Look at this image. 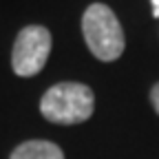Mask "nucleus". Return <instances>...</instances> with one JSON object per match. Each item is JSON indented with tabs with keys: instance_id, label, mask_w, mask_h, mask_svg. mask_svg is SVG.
Wrapping results in <instances>:
<instances>
[{
	"instance_id": "423d86ee",
	"label": "nucleus",
	"mask_w": 159,
	"mask_h": 159,
	"mask_svg": "<svg viewBox=\"0 0 159 159\" xmlns=\"http://www.w3.org/2000/svg\"><path fill=\"white\" fill-rule=\"evenodd\" d=\"M152 13L159 18V0H152Z\"/></svg>"
},
{
	"instance_id": "f03ea898",
	"label": "nucleus",
	"mask_w": 159,
	"mask_h": 159,
	"mask_svg": "<svg viewBox=\"0 0 159 159\" xmlns=\"http://www.w3.org/2000/svg\"><path fill=\"white\" fill-rule=\"evenodd\" d=\"M82 33L91 53L102 62H113L124 53L126 47L124 29L119 25L117 16L111 11V7L102 2H95L84 11Z\"/></svg>"
},
{
	"instance_id": "7ed1b4c3",
	"label": "nucleus",
	"mask_w": 159,
	"mask_h": 159,
	"mask_svg": "<svg viewBox=\"0 0 159 159\" xmlns=\"http://www.w3.org/2000/svg\"><path fill=\"white\" fill-rule=\"evenodd\" d=\"M51 55V33L47 27L29 25L16 35L11 49V69L20 77H33L44 69Z\"/></svg>"
},
{
	"instance_id": "f257e3e1",
	"label": "nucleus",
	"mask_w": 159,
	"mask_h": 159,
	"mask_svg": "<svg viewBox=\"0 0 159 159\" xmlns=\"http://www.w3.org/2000/svg\"><path fill=\"white\" fill-rule=\"evenodd\" d=\"M95 95L86 84L80 82H60L51 86L40 99V113L53 124H82L93 115Z\"/></svg>"
},
{
	"instance_id": "20e7f679",
	"label": "nucleus",
	"mask_w": 159,
	"mask_h": 159,
	"mask_svg": "<svg viewBox=\"0 0 159 159\" xmlns=\"http://www.w3.org/2000/svg\"><path fill=\"white\" fill-rule=\"evenodd\" d=\"M9 159H64V152L57 144L44 142V139H31L20 144Z\"/></svg>"
},
{
	"instance_id": "39448f33",
	"label": "nucleus",
	"mask_w": 159,
	"mask_h": 159,
	"mask_svg": "<svg viewBox=\"0 0 159 159\" xmlns=\"http://www.w3.org/2000/svg\"><path fill=\"white\" fill-rule=\"evenodd\" d=\"M150 102H152V108L159 113V82L152 86V91H150Z\"/></svg>"
}]
</instances>
